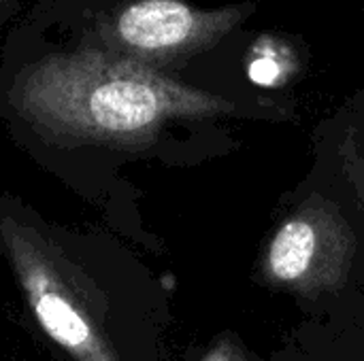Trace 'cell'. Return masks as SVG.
Here are the masks:
<instances>
[{
    "mask_svg": "<svg viewBox=\"0 0 364 361\" xmlns=\"http://www.w3.org/2000/svg\"><path fill=\"white\" fill-rule=\"evenodd\" d=\"M23 2L26 0H0V28L11 23L19 15Z\"/></svg>",
    "mask_w": 364,
    "mask_h": 361,
    "instance_id": "6",
    "label": "cell"
},
{
    "mask_svg": "<svg viewBox=\"0 0 364 361\" xmlns=\"http://www.w3.org/2000/svg\"><path fill=\"white\" fill-rule=\"evenodd\" d=\"M250 74L256 83H264V85H271L275 83L277 74H279V68L273 60H258L252 64L250 68Z\"/></svg>",
    "mask_w": 364,
    "mask_h": 361,
    "instance_id": "5",
    "label": "cell"
},
{
    "mask_svg": "<svg viewBox=\"0 0 364 361\" xmlns=\"http://www.w3.org/2000/svg\"><path fill=\"white\" fill-rule=\"evenodd\" d=\"M6 51V109L55 145L136 149L173 121L235 109L215 94L105 51L38 6L9 32Z\"/></svg>",
    "mask_w": 364,
    "mask_h": 361,
    "instance_id": "1",
    "label": "cell"
},
{
    "mask_svg": "<svg viewBox=\"0 0 364 361\" xmlns=\"http://www.w3.org/2000/svg\"><path fill=\"white\" fill-rule=\"evenodd\" d=\"M205 361H239L237 357H235V353L228 349V347H220L218 351H213L209 357Z\"/></svg>",
    "mask_w": 364,
    "mask_h": 361,
    "instance_id": "7",
    "label": "cell"
},
{
    "mask_svg": "<svg viewBox=\"0 0 364 361\" xmlns=\"http://www.w3.org/2000/svg\"><path fill=\"white\" fill-rule=\"evenodd\" d=\"M0 238L45 334L75 361H119L92 289L58 249L34 228L11 219H2Z\"/></svg>",
    "mask_w": 364,
    "mask_h": 361,
    "instance_id": "3",
    "label": "cell"
},
{
    "mask_svg": "<svg viewBox=\"0 0 364 361\" xmlns=\"http://www.w3.org/2000/svg\"><path fill=\"white\" fill-rule=\"evenodd\" d=\"M38 9L109 53L166 72L213 49L256 4L200 9L183 0H43Z\"/></svg>",
    "mask_w": 364,
    "mask_h": 361,
    "instance_id": "2",
    "label": "cell"
},
{
    "mask_svg": "<svg viewBox=\"0 0 364 361\" xmlns=\"http://www.w3.org/2000/svg\"><path fill=\"white\" fill-rule=\"evenodd\" d=\"M346 251L343 228L328 213L309 209L273 234L267 249V272L286 287L316 289L339 274Z\"/></svg>",
    "mask_w": 364,
    "mask_h": 361,
    "instance_id": "4",
    "label": "cell"
}]
</instances>
